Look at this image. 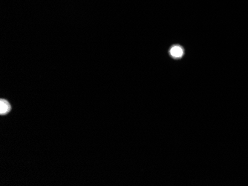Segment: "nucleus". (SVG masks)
<instances>
[{
	"instance_id": "obj_1",
	"label": "nucleus",
	"mask_w": 248,
	"mask_h": 186,
	"mask_svg": "<svg viewBox=\"0 0 248 186\" xmlns=\"http://www.w3.org/2000/svg\"><path fill=\"white\" fill-rule=\"evenodd\" d=\"M11 107L9 102L5 100H1L0 101V114L1 115L6 114L11 111Z\"/></svg>"
},
{
	"instance_id": "obj_2",
	"label": "nucleus",
	"mask_w": 248,
	"mask_h": 186,
	"mask_svg": "<svg viewBox=\"0 0 248 186\" xmlns=\"http://www.w3.org/2000/svg\"><path fill=\"white\" fill-rule=\"evenodd\" d=\"M183 54V48H182V47L178 46V45H175V46L172 47L170 49L171 56L173 57H182Z\"/></svg>"
}]
</instances>
